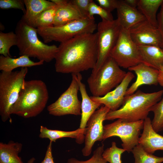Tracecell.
Instances as JSON below:
<instances>
[{"label": "cell", "mask_w": 163, "mask_h": 163, "mask_svg": "<svg viewBox=\"0 0 163 163\" xmlns=\"http://www.w3.org/2000/svg\"><path fill=\"white\" fill-rule=\"evenodd\" d=\"M110 110L107 107L102 106L93 113L88 120L85 136V145L82 150L84 156H88L90 155L95 142L103 140L104 132L103 123Z\"/></svg>", "instance_id": "12"}, {"label": "cell", "mask_w": 163, "mask_h": 163, "mask_svg": "<svg viewBox=\"0 0 163 163\" xmlns=\"http://www.w3.org/2000/svg\"><path fill=\"white\" fill-rule=\"evenodd\" d=\"M56 6L54 26H62L76 20L86 18L69 0L65 4Z\"/></svg>", "instance_id": "22"}, {"label": "cell", "mask_w": 163, "mask_h": 163, "mask_svg": "<svg viewBox=\"0 0 163 163\" xmlns=\"http://www.w3.org/2000/svg\"><path fill=\"white\" fill-rule=\"evenodd\" d=\"M123 149L119 148L114 142H112L111 146L104 150L102 156L107 162L110 163H122V154L126 151Z\"/></svg>", "instance_id": "30"}, {"label": "cell", "mask_w": 163, "mask_h": 163, "mask_svg": "<svg viewBox=\"0 0 163 163\" xmlns=\"http://www.w3.org/2000/svg\"><path fill=\"white\" fill-rule=\"evenodd\" d=\"M52 142H50L48 145L43 160L41 163H55L52 152Z\"/></svg>", "instance_id": "37"}, {"label": "cell", "mask_w": 163, "mask_h": 163, "mask_svg": "<svg viewBox=\"0 0 163 163\" xmlns=\"http://www.w3.org/2000/svg\"><path fill=\"white\" fill-rule=\"evenodd\" d=\"M22 148L20 142L10 141L0 143V163H24L19 156Z\"/></svg>", "instance_id": "24"}, {"label": "cell", "mask_w": 163, "mask_h": 163, "mask_svg": "<svg viewBox=\"0 0 163 163\" xmlns=\"http://www.w3.org/2000/svg\"><path fill=\"white\" fill-rule=\"evenodd\" d=\"M24 0H0V8L2 9L14 8L23 11L24 14L26 12V8Z\"/></svg>", "instance_id": "33"}, {"label": "cell", "mask_w": 163, "mask_h": 163, "mask_svg": "<svg viewBox=\"0 0 163 163\" xmlns=\"http://www.w3.org/2000/svg\"><path fill=\"white\" fill-rule=\"evenodd\" d=\"M134 77L131 72H128L121 82L114 90L102 97L92 96L90 97L94 102L104 104L110 110H116L123 104L128 86Z\"/></svg>", "instance_id": "14"}, {"label": "cell", "mask_w": 163, "mask_h": 163, "mask_svg": "<svg viewBox=\"0 0 163 163\" xmlns=\"http://www.w3.org/2000/svg\"><path fill=\"white\" fill-rule=\"evenodd\" d=\"M93 1L92 0H69L70 2L75 6L82 14L86 18H89V7L90 4Z\"/></svg>", "instance_id": "34"}, {"label": "cell", "mask_w": 163, "mask_h": 163, "mask_svg": "<svg viewBox=\"0 0 163 163\" xmlns=\"http://www.w3.org/2000/svg\"><path fill=\"white\" fill-rule=\"evenodd\" d=\"M163 89L151 93L138 90L131 95L126 96L121 107L111 111L107 115L105 120L121 119L127 122L144 120L152 107L161 99Z\"/></svg>", "instance_id": "3"}, {"label": "cell", "mask_w": 163, "mask_h": 163, "mask_svg": "<svg viewBox=\"0 0 163 163\" xmlns=\"http://www.w3.org/2000/svg\"><path fill=\"white\" fill-rule=\"evenodd\" d=\"M17 37L12 31L4 33L0 32V54L5 56L11 57L9 53L11 47L17 46Z\"/></svg>", "instance_id": "27"}, {"label": "cell", "mask_w": 163, "mask_h": 163, "mask_svg": "<svg viewBox=\"0 0 163 163\" xmlns=\"http://www.w3.org/2000/svg\"><path fill=\"white\" fill-rule=\"evenodd\" d=\"M154 114L151 123L154 130L158 133L163 129V97L152 107Z\"/></svg>", "instance_id": "29"}, {"label": "cell", "mask_w": 163, "mask_h": 163, "mask_svg": "<svg viewBox=\"0 0 163 163\" xmlns=\"http://www.w3.org/2000/svg\"><path fill=\"white\" fill-rule=\"evenodd\" d=\"M15 32L20 56H27L47 62L55 58L58 47L41 41L37 37V28L27 25L21 19L17 24Z\"/></svg>", "instance_id": "4"}, {"label": "cell", "mask_w": 163, "mask_h": 163, "mask_svg": "<svg viewBox=\"0 0 163 163\" xmlns=\"http://www.w3.org/2000/svg\"><path fill=\"white\" fill-rule=\"evenodd\" d=\"M163 3V0H139L137 7L146 20L158 28L156 13Z\"/></svg>", "instance_id": "25"}, {"label": "cell", "mask_w": 163, "mask_h": 163, "mask_svg": "<svg viewBox=\"0 0 163 163\" xmlns=\"http://www.w3.org/2000/svg\"><path fill=\"white\" fill-rule=\"evenodd\" d=\"M110 57L120 67L125 69L142 63L138 46L131 39L129 30L122 28Z\"/></svg>", "instance_id": "10"}, {"label": "cell", "mask_w": 163, "mask_h": 163, "mask_svg": "<svg viewBox=\"0 0 163 163\" xmlns=\"http://www.w3.org/2000/svg\"><path fill=\"white\" fill-rule=\"evenodd\" d=\"M133 71L136 75V81L128 88L126 96L134 93L141 86L144 85H157L158 70L149 67L143 63L128 69Z\"/></svg>", "instance_id": "15"}, {"label": "cell", "mask_w": 163, "mask_h": 163, "mask_svg": "<svg viewBox=\"0 0 163 163\" xmlns=\"http://www.w3.org/2000/svg\"><path fill=\"white\" fill-rule=\"evenodd\" d=\"M139 144L150 154H153L158 150L163 151V136L153 129L149 117L144 120L143 131L139 139Z\"/></svg>", "instance_id": "16"}, {"label": "cell", "mask_w": 163, "mask_h": 163, "mask_svg": "<svg viewBox=\"0 0 163 163\" xmlns=\"http://www.w3.org/2000/svg\"><path fill=\"white\" fill-rule=\"evenodd\" d=\"M76 74L82 99L81 118L79 128L83 129L86 128L87 122L90 117L101 104L94 102L91 99L88 94L85 85L82 82V75L80 73Z\"/></svg>", "instance_id": "18"}, {"label": "cell", "mask_w": 163, "mask_h": 163, "mask_svg": "<svg viewBox=\"0 0 163 163\" xmlns=\"http://www.w3.org/2000/svg\"><path fill=\"white\" fill-rule=\"evenodd\" d=\"M97 25L94 18H83L62 26L37 29V34L44 43L55 41L61 43L82 34L94 33Z\"/></svg>", "instance_id": "7"}, {"label": "cell", "mask_w": 163, "mask_h": 163, "mask_svg": "<svg viewBox=\"0 0 163 163\" xmlns=\"http://www.w3.org/2000/svg\"><path fill=\"white\" fill-rule=\"evenodd\" d=\"M51 1L55 4L57 6H60L65 4L69 1L67 0H51Z\"/></svg>", "instance_id": "40"}, {"label": "cell", "mask_w": 163, "mask_h": 163, "mask_svg": "<svg viewBox=\"0 0 163 163\" xmlns=\"http://www.w3.org/2000/svg\"><path fill=\"white\" fill-rule=\"evenodd\" d=\"M158 84L163 87V65L158 70Z\"/></svg>", "instance_id": "38"}, {"label": "cell", "mask_w": 163, "mask_h": 163, "mask_svg": "<svg viewBox=\"0 0 163 163\" xmlns=\"http://www.w3.org/2000/svg\"><path fill=\"white\" fill-rule=\"evenodd\" d=\"M58 48L56 72L73 74L93 69L97 58V33L78 35L60 43Z\"/></svg>", "instance_id": "1"}, {"label": "cell", "mask_w": 163, "mask_h": 163, "mask_svg": "<svg viewBox=\"0 0 163 163\" xmlns=\"http://www.w3.org/2000/svg\"><path fill=\"white\" fill-rule=\"evenodd\" d=\"M23 0L26 11L21 19L27 25L34 27L35 20L40 13L46 9L56 5L50 1Z\"/></svg>", "instance_id": "19"}, {"label": "cell", "mask_w": 163, "mask_h": 163, "mask_svg": "<svg viewBox=\"0 0 163 163\" xmlns=\"http://www.w3.org/2000/svg\"><path fill=\"white\" fill-rule=\"evenodd\" d=\"M126 72L110 57L96 73H91L87 82L93 96L102 97L122 81Z\"/></svg>", "instance_id": "6"}, {"label": "cell", "mask_w": 163, "mask_h": 163, "mask_svg": "<svg viewBox=\"0 0 163 163\" xmlns=\"http://www.w3.org/2000/svg\"><path fill=\"white\" fill-rule=\"evenodd\" d=\"M128 30L131 39L138 46L155 45L161 48L162 37L158 28L146 20L137 24Z\"/></svg>", "instance_id": "13"}, {"label": "cell", "mask_w": 163, "mask_h": 163, "mask_svg": "<svg viewBox=\"0 0 163 163\" xmlns=\"http://www.w3.org/2000/svg\"><path fill=\"white\" fill-rule=\"evenodd\" d=\"M86 130V127L83 129L79 128L75 130L66 131L49 129L45 126H41L39 136L40 138L48 139L52 142H55L57 139L63 138H75L77 143L81 144L84 140Z\"/></svg>", "instance_id": "21"}, {"label": "cell", "mask_w": 163, "mask_h": 163, "mask_svg": "<svg viewBox=\"0 0 163 163\" xmlns=\"http://www.w3.org/2000/svg\"><path fill=\"white\" fill-rule=\"evenodd\" d=\"M27 67L0 73V115L2 121L12 122L10 110L16 101L28 72Z\"/></svg>", "instance_id": "5"}, {"label": "cell", "mask_w": 163, "mask_h": 163, "mask_svg": "<svg viewBox=\"0 0 163 163\" xmlns=\"http://www.w3.org/2000/svg\"><path fill=\"white\" fill-rule=\"evenodd\" d=\"M142 62L159 70L163 65V49L155 45L138 46Z\"/></svg>", "instance_id": "20"}, {"label": "cell", "mask_w": 163, "mask_h": 163, "mask_svg": "<svg viewBox=\"0 0 163 163\" xmlns=\"http://www.w3.org/2000/svg\"><path fill=\"white\" fill-rule=\"evenodd\" d=\"M99 5L111 12L117 9L119 4V0H97Z\"/></svg>", "instance_id": "35"}, {"label": "cell", "mask_w": 163, "mask_h": 163, "mask_svg": "<svg viewBox=\"0 0 163 163\" xmlns=\"http://www.w3.org/2000/svg\"><path fill=\"white\" fill-rule=\"evenodd\" d=\"M117 18L121 28L129 30L131 27L146 20L144 15L136 8L131 7L123 0H119L117 8Z\"/></svg>", "instance_id": "17"}, {"label": "cell", "mask_w": 163, "mask_h": 163, "mask_svg": "<svg viewBox=\"0 0 163 163\" xmlns=\"http://www.w3.org/2000/svg\"><path fill=\"white\" fill-rule=\"evenodd\" d=\"M56 7V5L46 9L40 13L35 20L34 27L37 28L53 26Z\"/></svg>", "instance_id": "28"}, {"label": "cell", "mask_w": 163, "mask_h": 163, "mask_svg": "<svg viewBox=\"0 0 163 163\" xmlns=\"http://www.w3.org/2000/svg\"><path fill=\"white\" fill-rule=\"evenodd\" d=\"M48 99L47 88L43 81H25L16 101L11 108V114L24 118L35 117L43 110Z\"/></svg>", "instance_id": "2"}, {"label": "cell", "mask_w": 163, "mask_h": 163, "mask_svg": "<svg viewBox=\"0 0 163 163\" xmlns=\"http://www.w3.org/2000/svg\"><path fill=\"white\" fill-rule=\"evenodd\" d=\"M121 29L117 19L112 21H103L97 25V58L92 73H96L110 57Z\"/></svg>", "instance_id": "8"}, {"label": "cell", "mask_w": 163, "mask_h": 163, "mask_svg": "<svg viewBox=\"0 0 163 163\" xmlns=\"http://www.w3.org/2000/svg\"><path fill=\"white\" fill-rule=\"evenodd\" d=\"M158 28L161 34L162 45L161 48L163 49V3L161 6L159 12L157 16Z\"/></svg>", "instance_id": "36"}, {"label": "cell", "mask_w": 163, "mask_h": 163, "mask_svg": "<svg viewBox=\"0 0 163 163\" xmlns=\"http://www.w3.org/2000/svg\"><path fill=\"white\" fill-rule=\"evenodd\" d=\"M43 62H34L27 56H21L18 58H13L9 56H0V70L2 71L11 72L17 68L31 67L43 65Z\"/></svg>", "instance_id": "23"}, {"label": "cell", "mask_w": 163, "mask_h": 163, "mask_svg": "<svg viewBox=\"0 0 163 163\" xmlns=\"http://www.w3.org/2000/svg\"><path fill=\"white\" fill-rule=\"evenodd\" d=\"M35 160L34 158L32 157L28 161L27 163H34Z\"/></svg>", "instance_id": "41"}, {"label": "cell", "mask_w": 163, "mask_h": 163, "mask_svg": "<svg viewBox=\"0 0 163 163\" xmlns=\"http://www.w3.org/2000/svg\"><path fill=\"white\" fill-rule=\"evenodd\" d=\"M95 14L100 16L103 21H112L114 20L111 12L97 5L93 1L90 4L89 7V18H94V15Z\"/></svg>", "instance_id": "31"}, {"label": "cell", "mask_w": 163, "mask_h": 163, "mask_svg": "<svg viewBox=\"0 0 163 163\" xmlns=\"http://www.w3.org/2000/svg\"><path fill=\"white\" fill-rule=\"evenodd\" d=\"M104 151V145L103 144L94 151L92 156L89 159L85 161H82L71 158L68 160L67 163H107V161L102 156Z\"/></svg>", "instance_id": "32"}, {"label": "cell", "mask_w": 163, "mask_h": 163, "mask_svg": "<svg viewBox=\"0 0 163 163\" xmlns=\"http://www.w3.org/2000/svg\"><path fill=\"white\" fill-rule=\"evenodd\" d=\"M124 2L129 6L134 8L137 7L139 0H124Z\"/></svg>", "instance_id": "39"}, {"label": "cell", "mask_w": 163, "mask_h": 163, "mask_svg": "<svg viewBox=\"0 0 163 163\" xmlns=\"http://www.w3.org/2000/svg\"><path fill=\"white\" fill-rule=\"evenodd\" d=\"M72 80L68 88L55 102L49 105L47 110L51 115L60 116L68 114H81V102L78 93L79 86L76 73L72 74Z\"/></svg>", "instance_id": "11"}, {"label": "cell", "mask_w": 163, "mask_h": 163, "mask_svg": "<svg viewBox=\"0 0 163 163\" xmlns=\"http://www.w3.org/2000/svg\"><path fill=\"white\" fill-rule=\"evenodd\" d=\"M144 124V120L127 122L118 119L104 126L103 140L112 136H118L122 142L123 149L129 152H131L139 144V136Z\"/></svg>", "instance_id": "9"}, {"label": "cell", "mask_w": 163, "mask_h": 163, "mask_svg": "<svg viewBox=\"0 0 163 163\" xmlns=\"http://www.w3.org/2000/svg\"><path fill=\"white\" fill-rule=\"evenodd\" d=\"M131 152L135 159L134 163H161L163 162V156H156L147 152L140 144L135 147Z\"/></svg>", "instance_id": "26"}]
</instances>
